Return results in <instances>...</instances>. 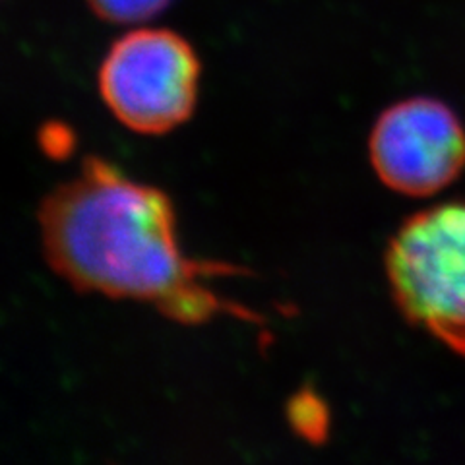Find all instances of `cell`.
Instances as JSON below:
<instances>
[{
    "label": "cell",
    "instance_id": "1",
    "mask_svg": "<svg viewBox=\"0 0 465 465\" xmlns=\"http://www.w3.org/2000/svg\"><path fill=\"white\" fill-rule=\"evenodd\" d=\"M37 222L47 264L82 293L150 304L184 326L235 318L266 328L254 309L213 287L249 272L184 254L171 200L105 159L85 157L41 202Z\"/></svg>",
    "mask_w": 465,
    "mask_h": 465
},
{
    "label": "cell",
    "instance_id": "2",
    "mask_svg": "<svg viewBox=\"0 0 465 465\" xmlns=\"http://www.w3.org/2000/svg\"><path fill=\"white\" fill-rule=\"evenodd\" d=\"M386 275L400 312L465 359V200L403 222L388 244Z\"/></svg>",
    "mask_w": 465,
    "mask_h": 465
},
{
    "label": "cell",
    "instance_id": "3",
    "mask_svg": "<svg viewBox=\"0 0 465 465\" xmlns=\"http://www.w3.org/2000/svg\"><path fill=\"white\" fill-rule=\"evenodd\" d=\"M200 58L171 29L140 27L116 39L99 66L107 109L138 134H167L194 113Z\"/></svg>",
    "mask_w": 465,
    "mask_h": 465
},
{
    "label": "cell",
    "instance_id": "4",
    "mask_svg": "<svg viewBox=\"0 0 465 465\" xmlns=\"http://www.w3.org/2000/svg\"><path fill=\"white\" fill-rule=\"evenodd\" d=\"M369 155L390 191L429 198L465 171V124L440 99H401L376 119Z\"/></svg>",
    "mask_w": 465,
    "mask_h": 465
},
{
    "label": "cell",
    "instance_id": "5",
    "mask_svg": "<svg viewBox=\"0 0 465 465\" xmlns=\"http://www.w3.org/2000/svg\"><path fill=\"white\" fill-rule=\"evenodd\" d=\"M97 18L111 24H140L162 14L171 0H85Z\"/></svg>",
    "mask_w": 465,
    "mask_h": 465
}]
</instances>
